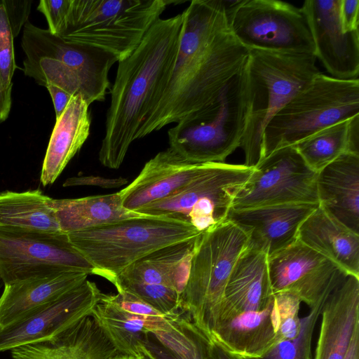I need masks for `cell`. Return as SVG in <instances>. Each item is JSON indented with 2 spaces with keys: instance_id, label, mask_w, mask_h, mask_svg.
I'll use <instances>...</instances> for the list:
<instances>
[{
  "instance_id": "1",
  "label": "cell",
  "mask_w": 359,
  "mask_h": 359,
  "mask_svg": "<svg viewBox=\"0 0 359 359\" xmlns=\"http://www.w3.org/2000/svg\"><path fill=\"white\" fill-rule=\"evenodd\" d=\"M182 14V33L170 82L138 140L210 103L247 63L250 50L229 29L226 1L193 0Z\"/></svg>"
},
{
  "instance_id": "2",
  "label": "cell",
  "mask_w": 359,
  "mask_h": 359,
  "mask_svg": "<svg viewBox=\"0 0 359 359\" xmlns=\"http://www.w3.org/2000/svg\"><path fill=\"white\" fill-rule=\"evenodd\" d=\"M183 22L182 13L158 18L132 54L118 62L98 154L102 165L120 168L147 116L163 97L175 65Z\"/></svg>"
},
{
  "instance_id": "3",
  "label": "cell",
  "mask_w": 359,
  "mask_h": 359,
  "mask_svg": "<svg viewBox=\"0 0 359 359\" xmlns=\"http://www.w3.org/2000/svg\"><path fill=\"white\" fill-rule=\"evenodd\" d=\"M21 46L25 55L23 72L39 85L55 86L90 106L105 100L110 88L109 73L118 60L88 45L69 42L29 20L23 27Z\"/></svg>"
},
{
  "instance_id": "4",
  "label": "cell",
  "mask_w": 359,
  "mask_h": 359,
  "mask_svg": "<svg viewBox=\"0 0 359 359\" xmlns=\"http://www.w3.org/2000/svg\"><path fill=\"white\" fill-rule=\"evenodd\" d=\"M249 110L246 63L213 101L168 130L169 148L193 163H224L241 147Z\"/></svg>"
},
{
  "instance_id": "5",
  "label": "cell",
  "mask_w": 359,
  "mask_h": 359,
  "mask_svg": "<svg viewBox=\"0 0 359 359\" xmlns=\"http://www.w3.org/2000/svg\"><path fill=\"white\" fill-rule=\"evenodd\" d=\"M202 233L177 220L147 215L67 233L72 245L110 283L131 264Z\"/></svg>"
},
{
  "instance_id": "6",
  "label": "cell",
  "mask_w": 359,
  "mask_h": 359,
  "mask_svg": "<svg viewBox=\"0 0 359 359\" xmlns=\"http://www.w3.org/2000/svg\"><path fill=\"white\" fill-rule=\"evenodd\" d=\"M248 247L247 233L229 219L197 239L188 280L180 295V315L209 341L217 323L227 281Z\"/></svg>"
},
{
  "instance_id": "7",
  "label": "cell",
  "mask_w": 359,
  "mask_h": 359,
  "mask_svg": "<svg viewBox=\"0 0 359 359\" xmlns=\"http://www.w3.org/2000/svg\"><path fill=\"white\" fill-rule=\"evenodd\" d=\"M313 54L250 50L247 62L250 110L241 147L244 165L259 161L262 135L271 118L320 72Z\"/></svg>"
},
{
  "instance_id": "8",
  "label": "cell",
  "mask_w": 359,
  "mask_h": 359,
  "mask_svg": "<svg viewBox=\"0 0 359 359\" xmlns=\"http://www.w3.org/2000/svg\"><path fill=\"white\" fill-rule=\"evenodd\" d=\"M173 0H72L65 29L67 41L112 54L121 62L138 46Z\"/></svg>"
},
{
  "instance_id": "9",
  "label": "cell",
  "mask_w": 359,
  "mask_h": 359,
  "mask_svg": "<svg viewBox=\"0 0 359 359\" xmlns=\"http://www.w3.org/2000/svg\"><path fill=\"white\" fill-rule=\"evenodd\" d=\"M358 115V79L344 80L319 73L267 123L262 135L260 160Z\"/></svg>"
},
{
  "instance_id": "10",
  "label": "cell",
  "mask_w": 359,
  "mask_h": 359,
  "mask_svg": "<svg viewBox=\"0 0 359 359\" xmlns=\"http://www.w3.org/2000/svg\"><path fill=\"white\" fill-rule=\"evenodd\" d=\"M252 171L244 164L208 163L184 187L137 212L185 222L203 233L228 219L235 197Z\"/></svg>"
},
{
  "instance_id": "11",
  "label": "cell",
  "mask_w": 359,
  "mask_h": 359,
  "mask_svg": "<svg viewBox=\"0 0 359 359\" xmlns=\"http://www.w3.org/2000/svg\"><path fill=\"white\" fill-rule=\"evenodd\" d=\"M226 4L229 29L249 50L314 55L309 25L301 8L278 0L226 1Z\"/></svg>"
},
{
  "instance_id": "12",
  "label": "cell",
  "mask_w": 359,
  "mask_h": 359,
  "mask_svg": "<svg viewBox=\"0 0 359 359\" xmlns=\"http://www.w3.org/2000/svg\"><path fill=\"white\" fill-rule=\"evenodd\" d=\"M93 266L67 233L0 226V276L4 285Z\"/></svg>"
},
{
  "instance_id": "13",
  "label": "cell",
  "mask_w": 359,
  "mask_h": 359,
  "mask_svg": "<svg viewBox=\"0 0 359 359\" xmlns=\"http://www.w3.org/2000/svg\"><path fill=\"white\" fill-rule=\"evenodd\" d=\"M317 174L294 147L276 150L253 168L231 209L291 203L318 205Z\"/></svg>"
},
{
  "instance_id": "14",
  "label": "cell",
  "mask_w": 359,
  "mask_h": 359,
  "mask_svg": "<svg viewBox=\"0 0 359 359\" xmlns=\"http://www.w3.org/2000/svg\"><path fill=\"white\" fill-rule=\"evenodd\" d=\"M268 267L273 293H290L309 309L330 295L349 276L298 240L268 257Z\"/></svg>"
},
{
  "instance_id": "15",
  "label": "cell",
  "mask_w": 359,
  "mask_h": 359,
  "mask_svg": "<svg viewBox=\"0 0 359 359\" xmlns=\"http://www.w3.org/2000/svg\"><path fill=\"white\" fill-rule=\"evenodd\" d=\"M301 302L290 293H276L264 309L246 311L219 324L210 341L243 359L259 358L281 341V325L299 317Z\"/></svg>"
},
{
  "instance_id": "16",
  "label": "cell",
  "mask_w": 359,
  "mask_h": 359,
  "mask_svg": "<svg viewBox=\"0 0 359 359\" xmlns=\"http://www.w3.org/2000/svg\"><path fill=\"white\" fill-rule=\"evenodd\" d=\"M102 295L88 279L29 317L0 329V352L48 339L90 316Z\"/></svg>"
},
{
  "instance_id": "17",
  "label": "cell",
  "mask_w": 359,
  "mask_h": 359,
  "mask_svg": "<svg viewBox=\"0 0 359 359\" xmlns=\"http://www.w3.org/2000/svg\"><path fill=\"white\" fill-rule=\"evenodd\" d=\"M341 0H306L301 8L307 19L314 55L332 77L358 79L359 29L344 32L339 8Z\"/></svg>"
},
{
  "instance_id": "18",
  "label": "cell",
  "mask_w": 359,
  "mask_h": 359,
  "mask_svg": "<svg viewBox=\"0 0 359 359\" xmlns=\"http://www.w3.org/2000/svg\"><path fill=\"white\" fill-rule=\"evenodd\" d=\"M318 205L291 203L231 209L228 219L249 236V247L271 257L297 240L299 227Z\"/></svg>"
},
{
  "instance_id": "19",
  "label": "cell",
  "mask_w": 359,
  "mask_h": 359,
  "mask_svg": "<svg viewBox=\"0 0 359 359\" xmlns=\"http://www.w3.org/2000/svg\"><path fill=\"white\" fill-rule=\"evenodd\" d=\"M207 163L186 161L170 148L147 161L137 177L118 191L123 206L139 209L168 197L198 176Z\"/></svg>"
},
{
  "instance_id": "20",
  "label": "cell",
  "mask_w": 359,
  "mask_h": 359,
  "mask_svg": "<svg viewBox=\"0 0 359 359\" xmlns=\"http://www.w3.org/2000/svg\"><path fill=\"white\" fill-rule=\"evenodd\" d=\"M274 294L268 256L248 247L237 260L227 281L216 327L242 313L264 309Z\"/></svg>"
},
{
  "instance_id": "21",
  "label": "cell",
  "mask_w": 359,
  "mask_h": 359,
  "mask_svg": "<svg viewBox=\"0 0 359 359\" xmlns=\"http://www.w3.org/2000/svg\"><path fill=\"white\" fill-rule=\"evenodd\" d=\"M117 354L91 315L50 338L11 350L12 359H110Z\"/></svg>"
},
{
  "instance_id": "22",
  "label": "cell",
  "mask_w": 359,
  "mask_h": 359,
  "mask_svg": "<svg viewBox=\"0 0 359 359\" xmlns=\"http://www.w3.org/2000/svg\"><path fill=\"white\" fill-rule=\"evenodd\" d=\"M314 359H344L359 325V278L348 276L327 298Z\"/></svg>"
},
{
  "instance_id": "23",
  "label": "cell",
  "mask_w": 359,
  "mask_h": 359,
  "mask_svg": "<svg viewBox=\"0 0 359 359\" xmlns=\"http://www.w3.org/2000/svg\"><path fill=\"white\" fill-rule=\"evenodd\" d=\"M318 206L359 234V154L347 152L317 174Z\"/></svg>"
},
{
  "instance_id": "24",
  "label": "cell",
  "mask_w": 359,
  "mask_h": 359,
  "mask_svg": "<svg viewBox=\"0 0 359 359\" xmlns=\"http://www.w3.org/2000/svg\"><path fill=\"white\" fill-rule=\"evenodd\" d=\"M68 271L4 285L0 297V329L20 321L81 285L88 276Z\"/></svg>"
},
{
  "instance_id": "25",
  "label": "cell",
  "mask_w": 359,
  "mask_h": 359,
  "mask_svg": "<svg viewBox=\"0 0 359 359\" xmlns=\"http://www.w3.org/2000/svg\"><path fill=\"white\" fill-rule=\"evenodd\" d=\"M89 105L81 95L72 96L56 119L43 162L40 177L43 187L53 184L90 134Z\"/></svg>"
},
{
  "instance_id": "26",
  "label": "cell",
  "mask_w": 359,
  "mask_h": 359,
  "mask_svg": "<svg viewBox=\"0 0 359 359\" xmlns=\"http://www.w3.org/2000/svg\"><path fill=\"white\" fill-rule=\"evenodd\" d=\"M198 236L150 253L128 266L111 283L115 287L125 284L162 285L182 294Z\"/></svg>"
},
{
  "instance_id": "27",
  "label": "cell",
  "mask_w": 359,
  "mask_h": 359,
  "mask_svg": "<svg viewBox=\"0 0 359 359\" xmlns=\"http://www.w3.org/2000/svg\"><path fill=\"white\" fill-rule=\"evenodd\" d=\"M297 240L348 275L359 278V234L318 206L299 227Z\"/></svg>"
},
{
  "instance_id": "28",
  "label": "cell",
  "mask_w": 359,
  "mask_h": 359,
  "mask_svg": "<svg viewBox=\"0 0 359 359\" xmlns=\"http://www.w3.org/2000/svg\"><path fill=\"white\" fill-rule=\"evenodd\" d=\"M51 206L65 233L147 216L125 208L118 192L79 198H52Z\"/></svg>"
},
{
  "instance_id": "29",
  "label": "cell",
  "mask_w": 359,
  "mask_h": 359,
  "mask_svg": "<svg viewBox=\"0 0 359 359\" xmlns=\"http://www.w3.org/2000/svg\"><path fill=\"white\" fill-rule=\"evenodd\" d=\"M91 316L118 354L135 357L141 356V348L156 324L170 318H148L131 313L104 293Z\"/></svg>"
},
{
  "instance_id": "30",
  "label": "cell",
  "mask_w": 359,
  "mask_h": 359,
  "mask_svg": "<svg viewBox=\"0 0 359 359\" xmlns=\"http://www.w3.org/2000/svg\"><path fill=\"white\" fill-rule=\"evenodd\" d=\"M209 343L189 321L180 316L159 322L144 346L157 359H210Z\"/></svg>"
},
{
  "instance_id": "31",
  "label": "cell",
  "mask_w": 359,
  "mask_h": 359,
  "mask_svg": "<svg viewBox=\"0 0 359 359\" xmlns=\"http://www.w3.org/2000/svg\"><path fill=\"white\" fill-rule=\"evenodd\" d=\"M51 199L40 189L0 192V226L62 232Z\"/></svg>"
},
{
  "instance_id": "32",
  "label": "cell",
  "mask_w": 359,
  "mask_h": 359,
  "mask_svg": "<svg viewBox=\"0 0 359 359\" xmlns=\"http://www.w3.org/2000/svg\"><path fill=\"white\" fill-rule=\"evenodd\" d=\"M292 147L317 173L345 153L359 154V115L327 127Z\"/></svg>"
},
{
  "instance_id": "33",
  "label": "cell",
  "mask_w": 359,
  "mask_h": 359,
  "mask_svg": "<svg viewBox=\"0 0 359 359\" xmlns=\"http://www.w3.org/2000/svg\"><path fill=\"white\" fill-rule=\"evenodd\" d=\"M328 297L310 309L306 316L301 318L300 331L295 337L280 341L264 356L257 359H311L313 334Z\"/></svg>"
},
{
  "instance_id": "34",
  "label": "cell",
  "mask_w": 359,
  "mask_h": 359,
  "mask_svg": "<svg viewBox=\"0 0 359 359\" xmlns=\"http://www.w3.org/2000/svg\"><path fill=\"white\" fill-rule=\"evenodd\" d=\"M148 303L161 312L173 317L180 315V295L169 287L156 284H125L116 287Z\"/></svg>"
},
{
  "instance_id": "35",
  "label": "cell",
  "mask_w": 359,
  "mask_h": 359,
  "mask_svg": "<svg viewBox=\"0 0 359 359\" xmlns=\"http://www.w3.org/2000/svg\"><path fill=\"white\" fill-rule=\"evenodd\" d=\"M13 35L4 7L0 0V75L4 85L13 87V76L17 67L15 60Z\"/></svg>"
},
{
  "instance_id": "36",
  "label": "cell",
  "mask_w": 359,
  "mask_h": 359,
  "mask_svg": "<svg viewBox=\"0 0 359 359\" xmlns=\"http://www.w3.org/2000/svg\"><path fill=\"white\" fill-rule=\"evenodd\" d=\"M72 0H41L37 10L46 17L48 30L61 36L71 8Z\"/></svg>"
},
{
  "instance_id": "37",
  "label": "cell",
  "mask_w": 359,
  "mask_h": 359,
  "mask_svg": "<svg viewBox=\"0 0 359 359\" xmlns=\"http://www.w3.org/2000/svg\"><path fill=\"white\" fill-rule=\"evenodd\" d=\"M15 38L28 21L32 1L29 0H1Z\"/></svg>"
},
{
  "instance_id": "38",
  "label": "cell",
  "mask_w": 359,
  "mask_h": 359,
  "mask_svg": "<svg viewBox=\"0 0 359 359\" xmlns=\"http://www.w3.org/2000/svg\"><path fill=\"white\" fill-rule=\"evenodd\" d=\"M128 180L123 177L107 178L100 176H79L68 178L63 187L97 186L102 189H114L124 186Z\"/></svg>"
},
{
  "instance_id": "39",
  "label": "cell",
  "mask_w": 359,
  "mask_h": 359,
  "mask_svg": "<svg viewBox=\"0 0 359 359\" xmlns=\"http://www.w3.org/2000/svg\"><path fill=\"white\" fill-rule=\"evenodd\" d=\"M339 17L341 27L344 32L358 29L359 1L341 0Z\"/></svg>"
},
{
  "instance_id": "40",
  "label": "cell",
  "mask_w": 359,
  "mask_h": 359,
  "mask_svg": "<svg viewBox=\"0 0 359 359\" xmlns=\"http://www.w3.org/2000/svg\"><path fill=\"white\" fill-rule=\"evenodd\" d=\"M46 88H47L52 98L55 112V118L57 119L60 116V115L65 109L69 102L72 97V95L64 90L53 85H48L46 86Z\"/></svg>"
},
{
  "instance_id": "41",
  "label": "cell",
  "mask_w": 359,
  "mask_h": 359,
  "mask_svg": "<svg viewBox=\"0 0 359 359\" xmlns=\"http://www.w3.org/2000/svg\"><path fill=\"white\" fill-rule=\"evenodd\" d=\"M11 93L12 88L4 85L0 75V123L8 117L12 104Z\"/></svg>"
},
{
  "instance_id": "42",
  "label": "cell",
  "mask_w": 359,
  "mask_h": 359,
  "mask_svg": "<svg viewBox=\"0 0 359 359\" xmlns=\"http://www.w3.org/2000/svg\"><path fill=\"white\" fill-rule=\"evenodd\" d=\"M209 354L210 359H243L226 352L217 344L210 341L209 343Z\"/></svg>"
},
{
  "instance_id": "43",
  "label": "cell",
  "mask_w": 359,
  "mask_h": 359,
  "mask_svg": "<svg viewBox=\"0 0 359 359\" xmlns=\"http://www.w3.org/2000/svg\"><path fill=\"white\" fill-rule=\"evenodd\" d=\"M344 359H359V325L354 331Z\"/></svg>"
},
{
  "instance_id": "44",
  "label": "cell",
  "mask_w": 359,
  "mask_h": 359,
  "mask_svg": "<svg viewBox=\"0 0 359 359\" xmlns=\"http://www.w3.org/2000/svg\"><path fill=\"white\" fill-rule=\"evenodd\" d=\"M141 355L143 359H157L144 346L141 348Z\"/></svg>"
},
{
  "instance_id": "45",
  "label": "cell",
  "mask_w": 359,
  "mask_h": 359,
  "mask_svg": "<svg viewBox=\"0 0 359 359\" xmlns=\"http://www.w3.org/2000/svg\"><path fill=\"white\" fill-rule=\"evenodd\" d=\"M110 359H143V357L142 355L135 357V356L128 355L117 354V355L113 356L112 358H111Z\"/></svg>"
},
{
  "instance_id": "46",
  "label": "cell",
  "mask_w": 359,
  "mask_h": 359,
  "mask_svg": "<svg viewBox=\"0 0 359 359\" xmlns=\"http://www.w3.org/2000/svg\"><path fill=\"white\" fill-rule=\"evenodd\" d=\"M4 281L0 276V291L1 290L2 288H4Z\"/></svg>"
}]
</instances>
